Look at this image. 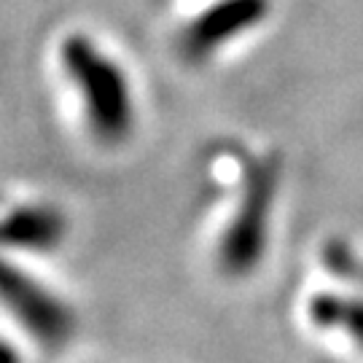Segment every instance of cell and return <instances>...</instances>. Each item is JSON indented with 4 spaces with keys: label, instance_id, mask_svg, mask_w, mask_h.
<instances>
[{
    "label": "cell",
    "instance_id": "6da1fadb",
    "mask_svg": "<svg viewBox=\"0 0 363 363\" xmlns=\"http://www.w3.org/2000/svg\"><path fill=\"white\" fill-rule=\"evenodd\" d=\"M60 65L76 86L78 103L91 140L103 148H118L135 132V97L116 60L86 35H67L60 46Z\"/></svg>",
    "mask_w": 363,
    "mask_h": 363
},
{
    "label": "cell",
    "instance_id": "7a4b0ae2",
    "mask_svg": "<svg viewBox=\"0 0 363 363\" xmlns=\"http://www.w3.org/2000/svg\"><path fill=\"white\" fill-rule=\"evenodd\" d=\"M277 169L269 159H247L242 167V191L216 247V264L229 277H245L259 269L269 245Z\"/></svg>",
    "mask_w": 363,
    "mask_h": 363
},
{
    "label": "cell",
    "instance_id": "3957f363",
    "mask_svg": "<svg viewBox=\"0 0 363 363\" xmlns=\"http://www.w3.org/2000/svg\"><path fill=\"white\" fill-rule=\"evenodd\" d=\"M0 307L11 315L22 331L40 347L57 350L76 331V318L54 291L22 272L11 261L0 259Z\"/></svg>",
    "mask_w": 363,
    "mask_h": 363
},
{
    "label": "cell",
    "instance_id": "277c9868",
    "mask_svg": "<svg viewBox=\"0 0 363 363\" xmlns=\"http://www.w3.org/2000/svg\"><path fill=\"white\" fill-rule=\"evenodd\" d=\"M269 0H218L194 16L181 33V54L191 62H202L220 46L250 33L269 16Z\"/></svg>",
    "mask_w": 363,
    "mask_h": 363
},
{
    "label": "cell",
    "instance_id": "5b68a950",
    "mask_svg": "<svg viewBox=\"0 0 363 363\" xmlns=\"http://www.w3.org/2000/svg\"><path fill=\"white\" fill-rule=\"evenodd\" d=\"M67 220L49 202H22L0 210V245L46 253L62 245Z\"/></svg>",
    "mask_w": 363,
    "mask_h": 363
},
{
    "label": "cell",
    "instance_id": "8992f818",
    "mask_svg": "<svg viewBox=\"0 0 363 363\" xmlns=\"http://www.w3.org/2000/svg\"><path fill=\"white\" fill-rule=\"evenodd\" d=\"M312 325L347 337L363 350V296L352 294H315L310 298Z\"/></svg>",
    "mask_w": 363,
    "mask_h": 363
}]
</instances>
